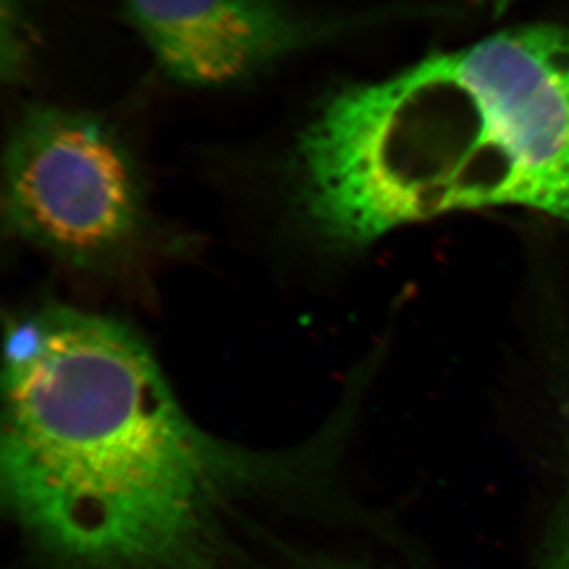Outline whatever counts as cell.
<instances>
[{
    "instance_id": "6da1fadb",
    "label": "cell",
    "mask_w": 569,
    "mask_h": 569,
    "mask_svg": "<svg viewBox=\"0 0 569 569\" xmlns=\"http://www.w3.org/2000/svg\"><path fill=\"white\" fill-rule=\"evenodd\" d=\"M269 460L194 426L127 326L51 307L7 329L3 493L67 567L174 560L224 490L280 468Z\"/></svg>"
},
{
    "instance_id": "7a4b0ae2",
    "label": "cell",
    "mask_w": 569,
    "mask_h": 569,
    "mask_svg": "<svg viewBox=\"0 0 569 569\" xmlns=\"http://www.w3.org/2000/svg\"><path fill=\"white\" fill-rule=\"evenodd\" d=\"M296 164L307 219L339 244L489 206L569 220V29H508L343 89Z\"/></svg>"
},
{
    "instance_id": "3957f363",
    "label": "cell",
    "mask_w": 569,
    "mask_h": 569,
    "mask_svg": "<svg viewBox=\"0 0 569 569\" xmlns=\"http://www.w3.org/2000/svg\"><path fill=\"white\" fill-rule=\"evenodd\" d=\"M3 189L13 233L73 264H102L140 231L137 164L121 138L89 114L26 112L7 149Z\"/></svg>"
},
{
    "instance_id": "277c9868",
    "label": "cell",
    "mask_w": 569,
    "mask_h": 569,
    "mask_svg": "<svg viewBox=\"0 0 569 569\" xmlns=\"http://www.w3.org/2000/svg\"><path fill=\"white\" fill-rule=\"evenodd\" d=\"M122 6L160 69L200 88L252 77L332 29L288 0H122Z\"/></svg>"
},
{
    "instance_id": "5b68a950",
    "label": "cell",
    "mask_w": 569,
    "mask_h": 569,
    "mask_svg": "<svg viewBox=\"0 0 569 569\" xmlns=\"http://www.w3.org/2000/svg\"><path fill=\"white\" fill-rule=\"evenodd\" d=\"M553 569H569V526L567 533H565L563 539H561L560 549L559 552H557Z\"/></svg>"
},
{
    "instance_id": "8992f818",
    "label": "cell",
    "mask_w": 569,
    "mask_h": 569,
    "mask_svg": "<svg viewBox=\"0 0 569 569\" xmlns=\"http://www.w3.org/2000/svg\"><path fill=\"white\" fill-rule=\"evenodd\" d=\"M490 3H492L493 7H496L497 10H503L507 9L509 3L512 2V0H489Z\"/></svg>"
}]
</instances>
